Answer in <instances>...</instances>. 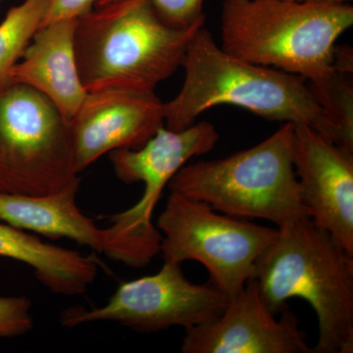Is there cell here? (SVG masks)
Returning a JSON list of instances; mask_svg holds the SVG:
<instances>
[{
    "instance_id": "obj_11",
    "label": "cell",
    "mask_w": 353,
    "mask_h": 353,
    "mask_svg": "<svg viewBox=\"0 0 353 353\" xmlns=\"http://www.w3.org/2000/svg\"><path fill=\"white\" fill-rule=\"evenodd\" d=\"M267 307L255 279L229 299L212 321L185 330L183 353H309L306 333L285 308L281 317Z\"/></svg>"
},
{
    "instance_id": "obj_8",
    "label": "cell",
    "mask_w": 353,
    "mask_h": 353,
    "mask_svg": "<svg viewBox=\"0 0 353 353\" xmlns=\"http://www.w3.org/2000/svg\"><path fill=\"white\" fill-rule=\"evenodd\" d=\"M194 155V145L185 134L165 128L141 148L109 153L116 176L128 185L143 183V192L132 208L109 216L101 253L134 268L145 267L159 254L162 234L153 224V213L165 188Z\"/></svg>"
},
{
    "instance_id": "obj_5",
    "label": "cell",
    "mask_w": 353,
    "mask_h": 353,
    "mask_svg": "<svg viewBox=\"0 0 353 353\" xmlns=\"http://www.w3.org/2000/svg\"><path fill=\"white\" fill-rule=\"evenodd\" d=\"M294 124L226 158L183 165L170 192L205 202L225 214L262 219L278 227L309 217L292 161Z\"/></svg>"
},
{
    "instance_id": "obj_3",
    "label": "cell",
    "mask_w": 353,
    "mask_h": 353,
    "mask_svg": "<svg viewBox=\"0 0 353 353\" xmlns=\"http://www.w3.org/2000/svg\"><path fill=\"white\" fill-rule=\"evenodd\" d=\"M197 30L167 24L148 0L94 6L76 20L74 39L83 85L87 92H154L182 66Z\"/></svg>"
},
{
    "instance_id": "obj_15",
    "label": "cell",
    "mask_w": 353,
    "mask_h": 353,
    "mask_svg": "<svg viewBox=\"0 0 353 353\" xmlns=\"http://www.w3.org/2000/svg\"><path fill=\"white\" fill-rule=\"evenodd\" d=\"M0 256L28 265L44 288L59 296H83L99 273L94 257L46 243L2 222Z\"/></svg>"
},
{
    "instance_id": "obj_16",
    "label": "cell",
    "mask_w": 353,
    "mask_h": 353,
    "mask_svg": "<svg viewBox=\"0 0 353 353\" xmlns=\"http://www.w3.org/2000/svg\"><path fill=\"white\" fill-rule=\"evenodd\" d=\"M50 0H24L0 23V92L12 83L11 74L43 24Z\"/></svg>"
},
{
    "instance_id": "obj_22",
    "label": "cell",
    "mask_w": 353,
    "mask_h": 353,
    "mask_svg": "<svg viewBox=\"0 0 353 353\" xmlns=\"http://www.w3.org/2000/svg\"><path fill=\"white\" fill-rule=\"evenodd\" d=\"M1 1H2V0H0V2H1Z\"/></svg>"
},
{
    "instance_id": "obj_6",
    "label": "cell",
    "mask_w": 353,
    "mask_h": 353,
    "mask_svg": "<svg viewBox=\"0 0 353 353\" xmlns=\"http://www.w3.org/2000/svg\"><path fill=\"white\" fill-rule=\"evenodd\" d=\"M81 179L68 121L34 88L0 92V192L46 194Z\"/></svg>"
},
{
    "instance_id": "obj_19",
    "label": "cell",
    "mask_w": 353,
    "mask_h": 353,
    "mask_svg": "<svg viewBox=\"0 0 353 353\" xmlns=\"http://www.w3.org/2000/svg\"><path fill=\"white\" fill-rule=\"evenodd\" d=\"M34 328L32 303L25 296H0V339L24 336Z\"/></svg>"
},
{
    "instance_id": "obj_21",
    "label": "cell",
    "mask_w": 353,
    "mask_h": 353,
    "mask_svg": "<svg viewBox=\"0 0 353 353\" xmlns=\"http://www.w3.org/2000/svg\"><path fill=\"white\" fill-rule=\"evenodd\" d=\"M285 1L292 2H306V1H325V2H336V3H347L350 0H285Z\"/></svg>"
},
{
    "instance_id": "obj_20",
    "label": "cell",
    "mask_w": 353,
    "mask_h": 353,
    "mask_svg": "<svg viewBox=\"0 0 353 353\" xmlns=\"http://www.w3.org/2000/svg\"><path fill=\"white\" fill-rule=\"evenodd\" d=\"M97 0H50L43 24L57 20L76 19L92 10Z\"/></svg>"
},
{
    "instance_id": "obj_17",
    "label": "cell",
    "mask_w": 353,
    "mask_h": 353,
    "mask_svg": "<svg viewBox=\"0 0 353 353\" xmlns=\"http://www.w3.org/2000/svg\"><path fill=\"white\" fill-rule=\"evenodd\" d=\"M347 75L336 69L326 79L308 85L338 128L343 145L353 152V88Z\"/></svg>"
},
{
    "instance_id": "obj_7",
    "label": "cell",
    "mask_w": 353,
    "mask_h": 353,
    "mask_svg": "<svg viewBox=\"0 0 353 353\" xmlns=\"http://www.w3.org/2000/svg\"><path fill=\"white\" fill-rule=\"evenodd\" d=\"M157 227L164 262H199L208 271L209 282L229 299L254 277L259 257L278 234V229L225 214L174 192Z\"/></svg>"
},
{
    "instance_id": "obj_9",
    "label": "cell",
    "mask_w": 353,
    "mask_h": 353,
    "mask_svg": "<svg viewBox=\"0 0 353 353\" xmlns=\"http://www.w3.org/2000/svg\"><path fill=\"white\" fill-rule=\"evenodd\" d=\"M228 303V296L210 282L194 284L181 264L164 262L154 275L121 284L101 307L66 309L60 322L65 328L114 322L145 334L172 327L187 330L219 317Z\"/></svg>"
},
{
    "instance_id": "obj_4",
    "label": "cell",
    "mask_w": 353,
    "mask_h": 353,
    "mask_svg": "<svg viewBox=\"0 0 353 353\" xmlns=\"http://www.w3.org/2000/svg\"><path fill=\"white\" fill-rule=\"evenodd\" d=\"M352 25L348 3L224 0L220 46L250 63L315 83L336 71L334 43Z\"/></svg>"
},
{
    "instance_id": "obj_2",
    "label": "cell",
    "mask_w": 353,
    "mask_h": 353,
    "mask_svg": "<svg viewBox=\"0 0 353 353\" xmlns=\"http://www.w3.org/2000/svg\"><path fill=\"white\" fill-rule=\"evenodd\" d=\"M253 279L274 314L294 297L314 310L318 340L312 352H353V255L310 217L278 227Z\"/></svg>"
},
{
    "instance_id": "obj_13",
    "label": "cell",
    "mask_w": 353,
    "mask_h": 353,
    "mask_svg": "<svg viewBox=\"0 0 353 353\" xmlns=\"http://www.w3.org/2000/svg\"><path fill=\"white\" fill-rule=\"evenodd\" d=\"M76 20H57L41 26L11 74L12 83L43 94L68 122L88 94L77 64Z\"/></svg>"
},
{
    "instance_id": "obj_1",
    "label": "cell",
    "mask_w": 353,
    "mask_h": 353,
    "mask_svg": "<svg viewBox=\"0 0 353 353\" xmlns=\"http://www.w3.org/2000/svg\"><path fill=\"white\" fill-rule=\"evenodd\" d=\"M182 67V88L164 103L168 129L182 131L208 109L233 105L264 119L306 125L345 148L338 128L303 77L234 57L223 50L204 27L190 39Z\"/></svg>"
},
{
    "instance_id": "obj_14",
    "label": "cell",
    "mask_w": 353,
    "mask_h": 353,
    "mask_svg": "<svg viewBox=\"0 0 353 353\" xmlns=\"http://www.w3.org/2000/svg\"><path fill=\"white\" fill-rule=\"evenodd\" d=\"M81 179L64 190L46 194L0 192V222L51 240L68 239L102 252L103 229L77 204Z\"/></svg>"
},
{
    "instance_id": "obj_12",
    "label": "cell",
    "mask_w": 353,
    "mask_h": 353,
    "mask_svg": "<svg viewBox=\"0 0 353 353\" xmlns=\"http://www.w3.org/2000/svg\"><path fill=\"white\" fill-rule=\"evenodd\" d=\"M292 161L309 217L353 255V152L294 124Z\"/></svg>"
},
{
    "instance_id": "obj_10",
    "label": "cell",
    "mask_w": 353,
    "mask_h": 353,
    "mask_svg": "<svg viewBox=\"0 0 353 353\" xmlns=\"http://www.w3.org/2000/svg\"><path fill=\"white\" fill-rule=\"evenodd\" d=\"M74 162L80 175L104 154L141 148L164 126V102L154 92H88L69 122Z\"/></svg>"
},
{
    "instance_id": "obj_18",
    "label": "cell",
    "mask_w": 353,
    "mask_h": 353,
    "mask_svg": "<svg viewBox=\"0 0 353 353\" xmlns=\"http://www.w3.org/2000/svg\"><path fill=\"white\" fill-rule=\"evenodd\" d=\"M115 0H97L101 6ZM164 22L176 29H199L205 23L204 0H148Z\"/></svg>"
}]
</instances>
